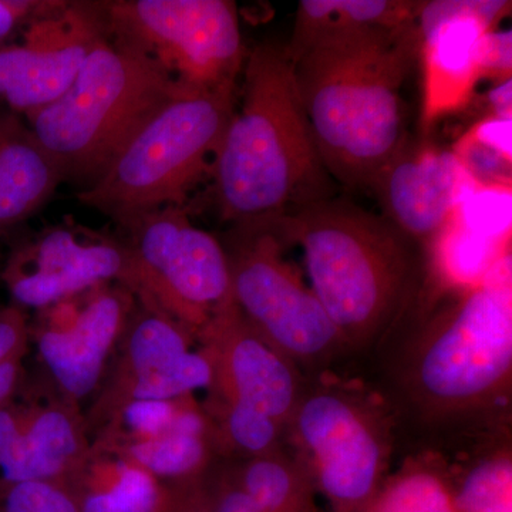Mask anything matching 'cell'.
I'll return each mask as SVG.
<instances>
[{"label": "cell", "instance_id": "cell-33", "mask_svg": "<svg viewBox=\"0 0 512 512\" xmlns=\"http://www.w3.org/2000/svg\"><path fill=\"white\" fill-rule=\"evenodd\" d=\"M480 119L512 120V79L493 83L481 99L477 100Z\"/></svg>", "mask_w": 512, "mask_h": 512}, {"label": "cell", "instance_id": "cell-12", "mask_svg": "<svg viewBox=\"0 0 512 512\" xmlns=\"http://www.w3.org/2000/svg\"><path fill=\"white\" fill-rule=\"evenodd\" d=\"M192 333L167 313L138 306L110 367L84 414L93 439L127 404L171 400L210 389L212 367L202 350L191 349Z\"/></svg>", "mask_w": 512, "mask_h": 512}, {"label": "cell", "instance_id": "cell-30", "mask_svg": "<svg viewBox=\"0 0 512 512\" xmlns=\"http://www.w3.org/2000/svg\"><path fill=\"white\" fill-rule=\"evenodd\" d=\"M481 82L501 83L512 79V32L494 29L485 35L481 46Z\"/></svg>", "mask_w": 512, "mask_h": 512}, {"label": "cell", "instance_id": "cell-19", "mask_svg": "<svg viewBox=\"0 0 512 512\" xmlns=\"http://www.w3.org/2000/svg\"><path fill=\"white\" fill-rule=\"evenodd\" d=\"M511 188H478L458 205L424 248L430 288H464L483 282L511 256Z\"/></svg>", "mask_w": 512, "mask_h": 512}, {"label": "cell", "instance_id": "cell-32", "mask_svg": "<svg viewBox=\"0 0 512 512\" xmlns=\"http://www.w3.org/2000/svg\"><path fill=\"white\" fill-rule=\"evenodd\" d=\"M167 485V503L161 512H212L205 476L188 483Z\"/></svg>", "mask_w": 512, "mask_h": 512}, {"label": "cell", "instance_id": "cell-20", "mask_svg": "<svg viewBox=\"0 0 512 512\" xmlns=\"http://www.w3.org/2000/svg\"><path fill=\"white\" fill-rule=\"evenodd\" d=\"M60 483L80 512H161L168 498L167 484L96 440Z\"/></svg>", "mask_w": 512, "mask_h": 512}, {"label": "cell", "instance_id": "cell-13", "mask_svg": "<svg viewBox=\"0 0 512 512\" xmlns=\"http://www.w3.org/2000/svg\"><path fill=\"white\" fill-rule=\"evenodd\" d=\"M212 367L210 399L214 421L271 419L286 430L306 377L258 338L228 299L197 333Z\"/></svg>", "mask_w": 512, "mask_h": 512}, {"label": "cell", "instance_id": "cell-4", "mask_svg": "<svg viewBox=\"0 0 512 512\" xmlns=\"http://www.w3.org/2000/svg\"><path fill=\"white\" fill-rule=\"evenodd\" d=\"M264 225L301 245L311 289L352 355L376 349L423 289V249L353 202L326 198Z\"/></svg>", "mask_w": 512, "mask_h": 512}, {"label": "cell", "instance_id": "cell-29", "mask_svg": "<svg viewBox=\"0 0 512 512\" xmlns=\"http://www.w3.org/2000/svg\"><path fill=\"white\" fill-rule=\"evenodd\" d=\"M212 512H259L232 477L227 460L220 458L205 474Z\"/></svg>", "mask_w": 512, "mask_h": 512}, {"label": "cell", "instance_id": "cell-7", "mask_svg": "<svg viewBox=\"0 0 512 512\" xmlns=\"http://www.w3.org/2000/svg\"><path fill=\"white\" fill-rule=\"evenodd\" d=\"M397 436L375 390L329 373L306 377L285 446L308 470L330 512H359L392 471Z\"/></svg>", "mask_w": 512, "mask_h": 512}, {"label": "cell", "instance_id": "cell-23", "mask_svg": "<svg viewBox=\"0 0 512 512\" xmlns=\"http://www.w3.org/2000/svg\"><path fill=\"white\" fill-rule=\"evenodd\" d=\"M227 463L239 488L259 512H322L312 477L288 447Z\"/></svg>", "mask_w": 512, "mask_h": 512}, {"label": "cell", "instance_id": "cell-2", "mask_svg": "<svg viewBox=\"0 0 512 512\" xmlns=\"http://www.w3.org/2000/svg\"><path fill=\"white\" fill-rule=\"evenodd\" d=\"M419 47L417 22L326 40L291 60L320 158L346 187L369 190L409 140L402 89Z\"/></svg>", "mask_w": 512, "mask_h": 512}, {"label": "cell", "instance_id": "cell-1", "mask_svg": "<svg viewBox=\"0 0 512 512\" xmlns=\"http://www.w3.org/2000/svg\"><path fill=\"white\" fill-rule=\"evenodd\" d=\"M512 269L505 258L480 284L423 285L376 349L375 390L396 436L444 458L511 437Z\"/></svg>", "mask_w": 512, "mask_h": 512}, {"label": "cell", "instance_id": "cell-22", "mask_svg": "<svg viewBox=\"0 0 512 512\" xmlns=\"http://www.w3.org/2000/svg\"><path fill=\"white\" fill-rule=\"evenodd\" d=\"M423 2L414 0H302L296 9L289 60L305 50L338 37L370 30H394L416 25Z\"/></svg>", "mask_w": 512, "mask_h": 512}, {"label": "cell", "instance_id": "cell-10", "mask_svg": "<svg viewBox=\"0 0 512 512\" xmlns=\"http://www.w3.org/2000/svg\"><path fill=\"white\" fill-rule=\"evenodd\" d=\"M126 229L144 272V296L138 303L167 313L197 336L232 296L221 242L195 227L184 205L150 212Z\"/></svg>", "mask_w": 512, "mask_h": 512}, {"label": "cell", "instance_id": "cell-15", "mask_svg": "<svg viewBox=\"0 0 512 512\" xmlns=\"http://www.w3.org/2000/svg\"><path fill=\"white\" fill-rule=\"evenodd\" d=\"M110 37L106 3H60L26 26L22 42L0 43V99L25 116L53 103Z\"/></svg>", "mask_w": 512, "mask_h": 512}, {"label": "cell", "instance_id": "cell-3", "mask_svg": "<svg viewBox=\"0 0 512 512\" xmlns=\"http://www.w3.org/2000/svg\"><path fill=\"white\" fill-rule=\"evenodd\" d=\"M242 104L211 167L222 220L268 224L333 197L285 47L262 43L244 64Z\"/></svg>", "mask_w": 512, "mask_h": 512}, {"label": "cell", "instance_id": "cell-6", "mask_svg": "<svg viewBox=\"0 0 512 512\" xmlns=\"http://www.w3.org/2000/svg\"><path fill=\"white\" fill-rule=\"evenodd\" d=\"M237 84L180 92L131 138L77 200L121 227L161 208L180 205L210 174L237 109Z\"/></svg>", "mask_w": 512, "mask_h": 512}, {"label": "cell", "instance_id": "cell-27", "mask_svg": "<svg viewBox=\"0 0 512 512\" xmlns=\"http://www.w3.org/2000/svg\"><path fill=\"white\" fill-rule=\"evenodd\" d=\"M512 120H477L451 153L480 188L512 187Z\"/></svg>", "mask_w": 512, "mask_h": 512}, {"label": "cell", "instance_id": "cell-16", "mask_svg": "<svg viewBox=\"0 0 512 512\" xmlns=\"http://www.w3.org/2000/svg\"><path fill=\"white\" fill-rule=\"evenodd\" d=\"M511 13L505 0H436L419 13L420 126L424 136L466 110L481 83V46Z\"/></svg>", "mask_w": 512, "mask_h": 512}, {"label": "cell", "instance_id": "cell-24", "mask_svg": "<svg viewBox=\"0 0 512 512\" xmlns=\"http://www.w3.org/2000/svg\"><path fill=\"white\" fill-rule=\"evenodd\" d=\"M446 460L458 512H512L511 437Z\"/></svg>", "mask_w": 512, "mask_h": 512}, {"label": "cell", "instance_id": "cell-25", "mask_svg": "<svg viewBox=\"0 0 512 512\" xmlns=\"http://www.w3.org/2000/svg\"><path fill=\"white\" fill-rule=\"evenodd\" d=\"M359 512H458L446 458L431 451L410 454Z\"/></svg>", "mask_w": 512, "mask_h": 512}, {"label": "cell", "instance_id": "cell-17", "mask_svg": "<svg viewBox=\"0 0 512 512\" xmlns=\"http://www.w3.org/2000/svg\"><path fill=\"white\" fill-rule=\"evenodd\" d=\"M92 439L80 406L42 380H26L0 409V494L13 485L63 481Z\"/></svg>", "mask_w": 512, "mask_h": 512}, {"label": "cell", "instance_id": "cell-5", "mask_svg": "<svg viewBox=\"0 0 512 512\" xmlns=\"http://www.w3.org/2000/svg\"><path fill=\"white\" fill-rule=\"evenodd\" d=\"M181 87L150 57L107 39L60 99L26 117L64 177L92 184Z\"/></svg>", "mask_w": 512, "mask_h": 512}, {"label": "cell", "instance_id": "cell-8", "mask_svg": "<svg viewBox=\"0 0 512 512\" xmlns=\"http://www.w3.org/2000/svg\"><path fill=\"white\" fill-rule=\"evenodd\" d=\"M227 252L231 293L258 338L305 377L329 373L350 353L338 328L268 225H235Z\"/></svg>", "mask_w": 512, "mask_h": 512}, {"label": "cell", "instance_id": "cell-28", "mask_svg": "<svg viewBox=\"0 0 512 512\" xmlns=\"http://www.w3.org/2000/svg\"><path fill=\"white\" fill-rule=\"evenodd\" d=\"M0 512H80L60 481L13 485L0 494Z\"/></svg>", "mask_w": 512, "mask_h": 512}, {"label": "cell", "instance_id": "cell-31", "mask_svg": "<svg viewBox=\"0 0 512 512\" xmlns=\"http://www.w3.org/2000/svg\"><path fill=\"white\" fill-rule=\"evenodd\" d=\"M62 2L53 0H0V43L20 26H28L55 10Z\"/></svg>", "mask_w": 512, "mask_h": 512}, {"label": "cell", "instance_id": "cell-9", "mask_svg": "<svg viewBox=\"0 0 512 512\" xmlns=\"http://www.w3.org/2000/svg\"><path fill=\"white\" fill-rule=\"evenodd\" d=\"M106 9L114 43L150 57L180 86L237 84L247 52L234 2L123 0Z\"/></svg>", "mask_w": 512, "mask_h": 512}, {"label": "cell", "instance_id": "cell-14", "mask_svg": "<svg viewBox=\"0 0 512 512\" xmlns=\"http://www.w3.org/2000/svg\"><path fill=\"white\" fill-rule=\"evenodd\" d=\"M136 308L127 288L104 284L40 309L30 336L49 379L67 399L80 404L99 390Z\"/></svg>", "mask_w": 512, "mask_h": 512}, {"label": "cell", "instance_id": "cell-26", "mask_svg": "<svg viewBox=\"0 0 512 512\" xmlns=\"http://www.w3.org/2000/svg\"><path fill=\"white\" fill-rule=\"evenodd\" d=\"M109 447L130 458L164 484L198 480L221 458L215 429L177 431L156 439L126 441Z\"/></svg>", "mask_w": 512, "mask_h": 512}, {"label": "cell", "instance_id": "cell-21", "mask_svg": "<svg viewBox=\"0 0 512 512\" xmlns=\"http://www.w3.org/2000/svg\"><path fill=\"white\" fill-rule=\"evenodd\" d=\"M63 178L56 158L30 127L12 114L0 116V231L36 214Z\"/></svg>", "mask_w": 512, "mask_h": 512}, {"label": "cell", "instance_id": "cell-34", "mask_svg": "<svg viewBox=\"0 0 512 512\" xmlns=\"http://www.w3.org/2000/svg\"><path fill=\"white\" fill-rule=\"evenodd\" d=\"M23 360L13 359L0 365V409L12 399L25 377Z\"/></svg>", "mask_w": 512, "mask_h": 512}, {"label": "cell", "instance_id": "cell-11", "mask_svg": "<svg viewBox=\"0 0 512 512\" xmlns=\"http://www.w3.org/2000/svg\"><path fill=\"white\" fill-rule=\"evenodd\" d=\"M2 279L18 306L37 311L113 282L137 301L144 295L143 268L130 244L73 221L47 227L20 244Z\"/></svg>", "mask_w": 512, "mask_h": 512}, {"label": "cell", "instance_id": "cell-18", "mask_svg": "<svg viewBox=\"0 0 512 512\" xmlns=\"http://www.w3.org/2000/svg\"><path fill=\"white\" fill-rule=\"evenodd\" d=\"M451 150L407 140L370 185L383 217L421 249L478 190Z\"/></svg>", "mask_w": 512, "mask_h": 512}]
</instances>
